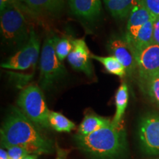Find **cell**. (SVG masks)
<instances>
[{
	"label": "cell",
	"mask_w": 159,
	"mask_h": 159,
	"mask_svg": "<svg viewBox=\"0 0 159 159\" xmlns=\"http://www.w3.org/2000/svg\"><path fill=\"white\" fill-rule=\"evenodd\" d=\"M0 139L1 147L7 150L21 146L38 155L51 154L54 151L52 142L17 108H12L6 116L0 130Z\"/></svg>",
	"instance_id": "obj_1"
},
{
	"label": "cell",
	"mask_w": 159,
	"mask_h": 159,
	"mask_svg": "<svg viewBox=\"0 0 159 159\" xmlns=\"http://www.w3.org/2000/svg\"><path fill=\"white\" fill-rule=\"evenodd\" d=\"M77 148L91 159H122L128 152L125 129L112 122L87 136H74Z\"/></svg>",
	"instance_id": "obj_2"
},
{
	"label": "cell",
	"mask_w": 159,
	"mask_h": 159,
	"mask_svg": "<svg viewBox=\"0 0 159 159\" xmlns=\"http://www.w3.org/2000/svg\"><path fill=\"white\" fill-rule=\"evenodd\" d=\"M0 27L4 42L9 46L25 45L30 36L31 29L28 28L25 16L15 5L1 11Z\"/></svg>",
	"instance_id": "obj_3"
},
{
	"label": "cell",
	"mask_w": 159,
	"mask_h": 159,
	"mask_svg": "<svg viewBox=\"0 0 159 159\" xmlns=\"http://www.w3.org/2000/svg\"><path fill=\"white\" fill-rule=\"evenodd\" d=\"M17 105L23 114L37 127L49 128L50 111L43 92L38 85L31 84L22 89L18 97Z\"/></svg>",
	"instance_id": "obj_4"
},
{
	"label": "cell",
	"mask_w": 159,
	"mask_h": 159,
	"mask_svg": "<svg viewBox=\"0 0 159 159\" xmlns=\"http://www.w3.org/2000/svg\"><path fill=\"white\" fill-rule=\"evenodd\" d=\"M58 38L55 35L46 39L41 49L39 61L40 84L43 89H50L63 79L66 71L55 52V43Z\"/></svg>",
	"instance_id": "obj_5"
},
{
	"label": "cell",
	"mask_w": 159,
	"mask_h": 159,
	"mask_svg": "<svg viewBox=\"0 0 159 159\" xmlns=\"http://www.w3.org/2000/svg\"><path fill=\"white\" fill-rule=\"evenodd\" d=\"M40 52V41L34 30L31 29L30 36L24 47L1 64L2 69L16 71H35Z\"/></svg>",
	"instance_id": "obj_6"
},
{
	"label": "cell",
	"mask_w": 159,
	"mask_h": 159,
	"mask_svg": "<svg viewBox=\"0 0 159 159\" xmlns=\"http://www.w3.org/2000/svg\"><path fill=\"white\" fill-rule=\"evenodd\" d=\"M140 148L145 154L159 156V114L149 113L141 118L138 126Z\"/></svg>",
	"instance_id": "obj_7"
},
{
	"label": "cell",
	"mask_w": 159,
	"mask_h": 159,
	"mask_svg": "<svg viewBox=\"0 0 159 159\" xmlns=\"http://www.w3.org/2000/svg\"><path fill=\"white\" fill-rule=\"evenodd\" d=\"M91 59V54L84 40H73V49L67 57L71 67L75 70L82 71L89 77H92L94 70Z\"/></svg>",
	"instance_id": "obj_8"
},
{
	"label": "cell",
	"mask_w": 159,
	"mask_h": 159,
	"mask_svg": "<svg viewBox=\"0 0 159 159\" xmlns=\"http://www.w3.org/2000/svg\"><path fill=\"white\" fill-rule=\"evenodd\" d=\"M135 57L139 78L159 72V45L152 43L136 54Z\"/></svg>",
	"instance_id": "obj_9"
},
{
	"label": "cell",
	"mask_w": 159,
	"mask_h": 159,
	"mask_svg": "<svg viewBox=\"0 0 159 159\" xmlns=\"http://www.w3.org/2000/svg\"><path fill=\"white\" fill-rule=\"evenodd\" d=\"M153 18L142 3V0H137L128 16L125 41L128 43L131 42L143 26Z\"/></svg>",
	"instance_id": "obj_10"
},
{
	"label": "cell",
	"mask_w": 159,
	"mask_h": 159,
	"mask_svg": "<svg viewBox=\"0 0 159 159\" xmlns=\"http://www.w3.org/2000/svg\"><path fill=\"white\" fill-rule=\"evenodd\" d=\"M109 49L113 56L123 65L127 75H131L137 69L135 54L129 43L125 40L114 39L109 43Z\"/></svg>",
	"instance_id": "obj_11"
},
{
	"label": "cell",
	"mask_w": 159,
	"mask_h": 159,
	"mask_svg": "<svg viewBox=\"0 0 159 159\" xmlns=\"http://www.w3.org/2000/svg\"><path fill=\"white\" fill-rule=\"evenodd\" d=\"M68 3L73 14L88 21L97 19L102 11L101 0H68Z\"/></svg>",
	"instance_id": "obj_12"
},
{
	"label": "cell",
	"mask_w": 159,
	"mask_h": 159,
	"mask_svg": "<svg viewBox=\"0 0 159 159\" xmlns=\"http://www.w3.org/2000/svg\"><path fill=\"white\" fill-rule=\"evenodd\" d=\"M66 0H25L32 13L37 15H56L63 8Z\"/></svg>",
	"instance_id": "obj_13"
},
{
	"label": "cell",
	"mask_w": 159,
	"mask_h": 159,
	"mask_svg": "<svg viewBox=\"0 0 159 159\" xmlns=\"http://www.w3.org/2000/svg\"><path fill=\"white\" fill-rule=\"evenodd\" d=\"M155 19H150L142 28L139 30L138 34L133 39L131 42L128 43L134 51L135 55L141 50L154 43L153 41V25Z\"/></svg>",
	"instance_id": "obj_14"
},
{
	"label": "cell",
	"mask_w": 159,
	"mask_h": 159,
	"mask_svg": "<svg viewBox=\"0 0 159 159\" xmlns=\"http://www.w3.org/2000/svg\"><path fill=\"white\" fill-rule=\"evenodd\" d=\"M112 122V120L105 117L93 114L85 115L82 122L80 125L77 134L81 136H87L93 134L95 131L106 127Z\"/></svg>",
	"instance_id": "obj_15"
},
{
	"label": "cell",
	"mask_w": 159,
	"mask_h": 159,
	"mask_svg": "<svg viewBox=\"0 0 159 159\" xmlns=\"http://www.w3.org/2000/svg\"><path fill=\"white\" fill-rule=\"evenodd\" d=\"M129 93L128 86L126 83L123 82L118 90L116 91L115 96V104H116V113L112 119V123L116 126H120L123 116L128 104Z\"/></svg>",
	"instance_id": "obj_16"
},
{
	"label": "cell",
	"mask_w": 159,
	"mask_h": 159,
	"mask_svg": "<svg viewBox=\"0 0 159 159\" xmlns=\"http://www.w3.org/2000/svg\"><path fill=\"white\" fill-rule=\"evenodd\" d=\"M137 0H104L107 9L112 16L125 19L129 16Z\"/></svg>",
	"instance_id": "obj_17"
},
{
	"label": "cell",
	"mask_w": 159,
	"mask_h": 159,
	"mask_svg": "<svg viewBox=\"0 0 159 159\" xmlns=\"http://www.w3.org/2000/svg\"><path fill=\"white\" fill-rule=\"evenodd\" d=\"M139 80L143 92L159 108V72Z\"/></svg>",
	"instance_id": "obj_18"
},
{
	"label": "cell",
	"mask_w": 159,
	"mask_h": 159,
	"mask_svg": "<svg viewBox=\"0 0 159 159\" xmlns=\"http://www.w3.org/2000/svg\"><path fill=\"white\" fill-rule=\"evenodd\" d=\"M91 58L99 61L103 65L105 69L111 75L123 78L127 75V71L123 65L114 56H99L96 55H91Z\"/></svg>",
	"instance_id": "obj_19"
},
{
	"label": "cell",
	"mask_w": 159,
	"mask_h": 159,
	"mask_svg": "<svg viewBox=\"0 0 159 159\" xmlns=\"http://www.w3.org/2000/svg\"><path fill=\"white\" fill-rule=\"evenodd\" d=\"M49 125L53 130L61 133H69L76 128L75 123L71 122L70 119L55 111H50L49 113Z\"/></svg>",
	"instance_id": "obj_20"
},
{
	"label": "cell",
	"mask_w": 159,
	"mask_h": 159,
	"mask_svg": "<svg viewBox=\"0 0 159 159\" xmlns=\"http://www.w3.org/2000/svg\"><path fill=\"white\" fill-rule=\"evenodd\" d=\"M73 49V40L69 38L58 39L55 43V52L61 62L68 57Z\"/></svg>",
	"instance_id": "obj_21"
},
{
	"label": "cell",
	"mask_w": 159,
	"mask_h": 159,
	"mask_svg": "<svg viewBox=\"0 0 159 159\" xmlns=\"http://www.w3.org/2000/svg\"><path fill=\"white\" fill-rule=\"evenodd\" d=\"M11 159H22L25 156L32 154L28 149L21 146H13L7 149Z\"/></svg>",
	"instance_id": "obj_22"
},
{
	"label": "cell",
	"mask_w": 159,
	"mask_h": 159,
	"mask_svg": "<svg viewBox=\"0 0 159 159\" xmlns=\"http://www.w3.org/2000/svg\"><path fill=\"white\" fill-rule=\"evenodd\" d=\"M142 2L155 19L159 17V0H142Z\"/></svg>",
	"instance_id": "obj_23"
},
{
	"label": "cell",
	"mask_w": 159,
	"mask_h": 159,
	"mask_svg": "<svg viewBox=\"0 0 159 159\" xmlns=\"http://www.w3.org/2000/svg\"><path fill=\"white\" fill-rule=\"evenodd\" d=\"M153 41L155 43L159 45V17L154 20Z\"/></svg>",
	"instance_id": "obj_24"
},
{
	"label": "cell",
	"mask_w": 159,
	"mask_h": 159,
	"mask_svg": "<svg viewBox=\"0 0 159 159\" xmlns=\"http://www.w3.org/2000/svg\"><path fill=\"white\" fill-rule=\"evenodd\" d=\"M69 151L66 150H62L57 148V157L55 159H66L67 156H68Z\"/></svg>",
	"instance_id": "obj_25"
},
{
	"label": "cell",
	"mask_w": 159,
	"mask_h": 159,
	"mask_svg": "<svg viewBox=\"0 0 159 159\" xmlns=\"http://www.w3.org/2000/svg\"><path fill=\"white\" fill-rule=\"evenodd\" d=\"M15 0H0V8L1 11L8 6L14 5Z\"/></svg>",
	"instance_id": "obj_26"
},
{
	"label": "cell",
	"mask_w": 159,
	"mask_h": 159,
	"mask_svg": "<svg viewBox=\"0 0 159 159\" xmlns=\"http://www.w3.org/2000/svg\"><path fill=\"white\" fill-rule=\"evenodd\" d=\"M0 159H11L7 151H6L2 148L0 149Z\"/></svg>",
	"instance_id": "obj_27"
},
{
	"label": "cell",
	"mask_w": 159,
	"mask_h": 159,
	"mask_svg": "<svg viewBox=\"0 0 159 159\" xmlns=\"http://www.w3.org/2000/svg\"><path fill=\"white\" fill-rule=\"evenodd\" d=\"M40 155H38V154H30V155H28V156H25V158H23L22 159H37L39 158Z\"/></svg>",
	"instance_id": "obj_28"
},
{
	"label": "cell",
	"mask_w": 159,
	"mask_h": 159,
	"mask_svg": "<svg viewBox=\"0 0 159 159\" xmlns=\"http://www.w3.org/2000/svg\"><path fill=\"white\" fill-rule=\"evenodd\" d=\"M21 1H25V0H21Z\"/></svg>",
	"instance_id": "obj_29"
},
{
	"label": "cell",
	"mask_w": 159,
	"mask_h": 159,
	"mask_svg": "<svg viewBox=\"0 0 159 159\" xmlns=\"http://www.w3.org/2000/svg\"><path fill=\"white\" fill-rule=\"evenodd\" d=\"M157 159H159V158H157Z\"/></svg>",
	"instance_id": "obj_30"
}]
</instances>
